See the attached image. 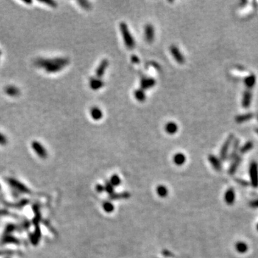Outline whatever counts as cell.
Masks as SVG:
<instances>
[{
    "mask_svg": "<svg viewBox=\"0 0 258 258\" xmlns=\"http://www.w3.org/2000/svg\"><path fill=\"white\" fill-rule=\"evenodd\" d=\"M69 60L66 58H56L52 59H38L36 65L39 68H43L48 73L60 72L69 64Z\"/></svg>",
    "mask_w": 258,
    "mask_h": 258,
    "instance_id": "6da1fadb",
    "label": "cell"
},
{
    "mask_svg": "<svg viewBox=\"0 0 258 258\" xmlns=\"http://www.w3.org/2000/svg\"><path fill=\"white\" fill-rule=\"evenodd\" d=\"M119 27L125 47L129 50H133L136 47V42L133 35L130 32L127 24L125 22H121V23H120Z\"/></svg>",
    "mask_w": 258,
    "mask_h": 258,
    "instance_id": "7a4b0ae2",
    "label": "cell"
},
{
    "mask_svg": "<svg viewBox=\"0 0 258 258\" xmlns=\"http://www.w3.org/2000/svg\"><path fill=\"white\" fill-rule=\"evenodd\" d=\"M8 184L14 190L17 191V192L22 193V194H29L30 193V189L27 187L25 184L19 182V180L16 179L14 178H9L7 179Z\"/></svg>",
    "mask_w": 258,
    "mask_h": 258,
    "instance_id": "3957f363",
    "label": "cell"
},
{
    "mask_svg": "<svg viewBox=\"0 0 258 258\" xmlns=\"http://www.w3.org/2000/svg\"><path fill=\"white\" fill-rule=\"evenodd\" d=\"M249 176L252 185L254 187L258 186V165L255 161H253L249 166Z\"/></svg>",
    "mask_w": 258,
    "mask_h": 258,
    "instance_id": "277c9868",
    "label": "cell"
},
{
    "mask_svg": "<svg viewBox=\"0 0 258 258\" xmlns=\"http://www.w3.org/2000/svg\"><path fill=\"white\" fill-rule=\"evenodd\" d=\"M32 148L33 151L35 152L37 155L41 158H46L48 157V151L43 145L39 141H34L32 142Z\"/></svg>",
    "mask_w": 258,
    "mask_h": 258,
    "instance_id": "5b68a950",
    "label": "cell"
},
{
    "mask_svg": "<svg viewBox=\"0 0 258 258\" xmlns=\"http://www.w3.org/2000/svg\"><path fill=\"white\" fill-rule=\"evenodd\" d=\"M170 52L171 54L174 57V60L178 62V64H184L185 62V58L183 55L180 50L178 49L177 46L175 44H172L170 47Z\"/></svg>",
    "mask_w": 258,
    "mask_h": 258,
    "instance_id": "8992f818",
    "label": "cell"
},
{
    "mask_svg": "<svg viewBox=\"0 0 258 258\" xmlns=\"http://www.w3.org/2000/svg\"><path fill=\"white\" fill-rule=\"evenodd\" d=\"M233 139H234V136H233V134H230V135L227 137V139L226 141H225L224 144H223L220 151V158L222 160H225L227 158L229 146H230Z\"/></svg>",
    "mask_w": 258,
    "mask_h": 258,
    "instance_id": "52a82bcc",
    "label": "cell"
},
{
    "mask_svg": "<svg viewBox=\"0 0 258 258\" xmlns=\"http://www.w3.org/2000/svg\"><path fill=\"white\" fill-rule=\"evenodd\" d=\"M144 34H145V39L147 42L151 43L154 41V37H155V30H154V26L151 24H146L144 30Z\"/></svg>",
    "mask_w": 258,
    "mask_h": 258,
    "instance_id": "ba28073f",
    "label": "cell"
},
{
    "mask_svg": "<svg viewBox=\"0 0 258 258\" xmlns=\"http://www.w3.org/2000/svg\"><path fill=\"white\" fill-rule=\"evenodd\" d=\"M156 80L152 78L149 77H142L141 79V88L143 90H148V89L153 88L156 85Z\"/></svg>",
    "mask_w": 258,
    "mask_h": 258,
    "instance_id": "9c48e42d",
    "label": "cell"
},
{
    "mask_svg": "<svg viewBox=\"0 0 258 258\" xmlns=\"http://www.w3.org/2000/svg\"><path fill=\"white\" fill-rule=\"evenodd\" d=\"M108 65L109 62L107 59H104V60L101 61L100 65H99L98 67H97L96 69V71H95V75H96L97 78H101L104 76L105 71H106V69L108 67Z\"/></svg>",
    "mask_w": 258,
    "mask_h": 258,
    "instance_id": "30bf717a",
    "label": "cell"
},
{
    "mask_svg": "<svg viewBox=\"0 0 258 258\" xmlns=\"http://www.w3.org/2000/svg\"><path fill=\"white\" fill-rule=\"evenodd\" d=\"M89 85H90L91 89L94 90H97L103 88V85H104V82L101 80V78H98L95 77V78H90Z\"/></svg>",
    "mask_w": 258,
    "mask_h": 258,
    "instance_id": "8fae6325",
    "label": "cell"
},
{
    "mask_svg": "<svg viewBox=\"0 0 258 258\" xmlns=\"http://www.w3.org/2000/svg\"><path fill=\"white\" fill-rule=\"evenodd\" d=\"M252 101V93L249 90H245L243 93L242 101V105L244 108H248L250 105Z\"/></svg>",
    "mask_w": 258,
    "mask_h": 258,
    "instance_id": "7c38bea8",
    "label": "cell"
},
{
    "mask_svg": "<svg viewBox=\"0 0 258 258\" xmlns=\"http://www.w3.org/2000/svg\"><path fill=\"white\" fill-rule=\"evenodd\" d=\"M224 200L227 204L229 205L232 204L233 203L235 202V193L234 192V190H233L231 188L229 189L226 192V193H225Z\"/></svg>",
    "mask_w": 258,
    "mask_h": 258,
    "instance_id": "4fadbf2b",
    "label": "cell"
},
{
    "mask_svg": "<svg viewBox=\"0 0 258 258\" xmlns=\"http://www.w3.org/2000/svg\"><path fill=\"white\" fill-rule=\"evenodd\" d=\"M178 125L174 122H168L165 125V131L170 135L175 134L178 131Z\"/></svg>",
    "mask_w": 258,
    "mask_h": 258,
    "instance_id": "5bb4252c",
    "label": "cell"
},
{
    "mask_svg": "<svg viewBox=\"0 0 258 258\" xmlns=\"http://www.w3.org/2000/svg\"><path fill=\"white\" fill-rule=\"evenodd\" d=\"M90 115L93 119L95 121H98L103 118V112L102 111L97 107H93L90 109Z\"/></svg>",
    "mask_w": 258,
    "mask_h": 258,
    "instance_id": "9a60e30c",
    "label": "cell"
},
{
    "mask_svg": "<svg viewBox=\"0 0 258 258\" xmlns=\"http://www.w3.org/2000/svg\"><path fill=\"white\" fill-rule=\"evenodd\" d=\"M244 83L247 88H253L256 83V77L254 74L249 75L244 80Z\"/></svg>",
    "mask_w": 258,
    "mask_h": 258,
    "instance_id": "2e32d148",
    "label": "cell"
},
{
    "mask_svg": "<svg viewBox=\"0 0 258 258\" xmlns=\"http://www.w3.org/2000/svg\"><path fill=\"white\" fill-rule=\"evenodd\" d=\"M253 116H254L253 113H245V114H242V115H239L235 117V121H236L237 123H244V122L249 121V120L253 118Z\"/></svg>",
    "mask_w": 258,
    "mask_h": 258,
    "instance_id": "e0dca14e",
    "label": "cell"
},
{
    "mask_svg": "<svg viewBox=\"0 0 258 258\" xmlns=\"http://www.w3.org/2000/svg\"><path fill=\"white\" fill-rule=\"evenodd\" d=\"M209 161L210 162V164H212V166H213V168H214V169H216L217 171H219L221 169V168H222V166H221V163L220 161L217 158L216 156H214V155H210L209 156Z\"/></svg>",
    "mask_w": 258,
    "mask_h": 258,
    "instance_id": "ac0fdd59",
    "label": "cell"
},
{
    "mask_svg": "<svg viewBox=\"0 0 258 258\" xmlns=\"http://www.w3.org/2000/svg\"><path fill=\"white\" fill-rule=\"evenodd\" d=\"M174 164L178 166H182L186 162V156L182 153H177L174 156Z\"/></svg>",
    "mask_w": 258,
    "mask_h": 258,
    "instance_id": "d6986e66",
    "label": "cell"
},
{
    "mask_svg": "<svg viewBox=\"0 0 258 258\" xmlns=\"http://www.w3.org/2000/svg\"><path fill=\"white\" fill-rule=\"evenodd\" d=\"M134 96H135L136 99L137 101H139V102H143L146 100V93L145 90H143V89L140 88L138 90H136L134 92Z\"/></svg>",
    "mask_w": 258,
    "mask_h": 258,
    "instance_id": "ffe728a7",
    "label": "cell"
},
{
    "mask_svg": "<svg viewBox=\"0 0 258 258\" xmlns=\"http://www.w3.org/2000/svg\"><path fill=\"white\" fill-rule=\"evenodd\" d=\"M241 161H242V158L239 157V156H237V157L235 158L234 162L231 164L230 168H229V174H233L235 171H236L237 168H238V166H239V164H240Z\"/></svg>",
    "mask_w": 258,
    "mask_h": 258,
    "instance_id": "44dd1931",
    "label": "cell"
},
{
    "mask_svg": "<svg viewBox=\"0 0 258 258\" xmlns=\"http://www.w3.org/2000/svg\"><path fill=\"white\" fill-rule=\"evenodd\" d=\"M156 193L158 195V196L161 198H164L168 196V189L164 185H159L156 188Z\"/></svg>",
    "mask_w": 258,
    "mask_h": 258,
    "instance_id": "7402d4cb",
    "label": "cell"
},
{
    "mask_svg": "<svg viewBox=\"0 0 258 258\" xmlns=\"http://www.w3.org/2000/svg\"><path fill=\"white\" fill-rule=\"evenodd\" d=\"M236 249L239 253H245L248 250V246L243 242H239L236 244Z\"/></svg>",
    "mask_w": 258,
    "mask_h": 258,
    "instance_id": "603a6c76",
    "label": "cell"
},
{
    "mask_svg": "<svg viewBox=\"0 0 258 258\" xmlns=\"http://www.w3.org/2000/svg\"><path fill=\"white\" fill-rule=\"evenodd\" d=\"M239 141L238 139H235V143H234V146H233V149H232V151L231 152L230 155H229V158H231V159H233V158H235L237 157V151H238V149H239Z\"/></svg>",
    "mask_w": 258,
    "mask_h": 258,
    "instance_id": "cb8c5ba5",
    "label": "cell"
},
{
    "mask_svg": "<svg viewBox=\"0 0 258 258\" xmlns=\"http://www.w3.org/2000/svg\"><path fill=\"white\" fill-rule=\"evenodd\" d=\"M253 148V143L251 141H248L247 142V143H245V145L242 146L240 149H239V151H240L241 154H245L247 153V152L250 151Z\"/></svg>",
    "mask_w": 258,
    "mask_h": 258,
    "instance_id": "d4e9b609",
    "label": "cell"
},
{
    "mask_svg": "<svg viewBox=\"0 0 258 258\" xmlns=\"http://www.w3.org/2000/svg\"><path fill=\"white\" fill-rule=\"evenodd\" d=\"M121 178L118 176L117 175V174H114V175H113L111 176V180H110V183L111 184V185L113 186H117L121 184Z\"/></svg>",
    "mask_w": 258,
    "mask_h": 258,
    "instance_id": "484cf974",
    "label": "cell"
},
{
    "mask_svg": "<svg viewBox=\"0 0 258 258\" xmlns=\"http://www.w3.org/2000/svg\"><path fill=\"white\" fill-rule=\"evenodd\" d=\"M6 93L8 95H12V96H16L19 93V90L14 86H9L7 87V89H6Z\"/></svg>",
    "mask_w": 258,
    "mask_h": 258,
    "instance_id": "4316f807",
    "label": "cell"
},
{
    "mask_svg": "<svg viewBox=\"0 0 258 258\" xmlns=\"http://www.w3.org/2000/svg\"><path fill=\"white\" fill-rule=\"evenodd\" d=\"M2 241L4 243H16V244L19 243L18 239H17L15 237H14L13 236H12V235H6V236L4 237Z\"/></svg>",
    "mask_w": 258,
    "mask_h": 258,
    "instance_id": "83f0119b",
    "label": "cell"
},
{
    "mask_svg": "<svg viewBox=\"0 0 258 258\" xmlns=\"http://www.w3.org/2000/svg\"><path fill=\"white\" fill-rule=\"evenodd\" d=\"M103 208L107 213H111L114 210V206L111 202H106L103 204Z\"/></svg>",
    "mask_w": 258,
    "mask_h": 258,
    "instance_id": "f1b7e54d",
    "label": "cell"
},
{
    "mask_svg": "<svg viewBox=\"0 0 258 258\" xmlns=\"http://www.w3.org/2000/svg\"><path fill=\"white\" fill-rule=\"evenodd\" d=\"M78 2L79 3V5H80L81 7L84 8V9H89L91 7L90 2L88 1H78Z\"/></svg>",
    "mask_w": 258,
    "mask_h": 258,
    "instance_id": "f546056e",
    "label": "cell"
},
{
    "mask_svg": "<svg viewBox=\"0 0 258 258\" xmlns=\"http://www.w3.org/2000/svg\"><path fill=\"white\" fill-rule=\"evenodd\" d=\"M105 190L106 191L108 194H112L113 193V186L111 185V184L110 182H107L105 186Z\"/></svg>",
    "mask_w": 258,
    "mask_h": 258,
    "instance_id": "4dcf8cb0",
    "label": "cell"
},
{
    "mask_svg": "<svg viewBox=\"0 0 258 258\" xmlns=\"http://www.w3.org/2000/svg\"><path fill=\"white\" fill-rule=\"evenodd\" d=\"M7 143V137L5 136V135H3L2 133H0V145L1 146H5Z\"/></svg>",
    "mask_w": 258,
    "mask_h": 258,
    "instance_id": "1f68e13d",
    "label": "cell"
},
{
    "mask_svg": "<svg viewBox=\"0 0 258 258\" xmlns=\"http://www.w3.org/2000/svg\"><path fill=\"white\" fill-rule=\"evenodd\" d=\"M14 229H15V227H14V225H8L7 227V228H6L5 232L6 233H11L12 231H14Z\"/></svg>",
    "mask_w": 258,
    "mask_h": 258,
    "instance_id": "d6a6232c",
    "label": "cell"
},
{
    "mask_svg": "<svg viewBox=\"0 0 258 258\" xmlns=\"http://www.w3.org/2000/svg\"><path fill=\"white\" fill-rule=\"evenodd\" d=\"M96 190L97 192H102L105 190V186H103V185H101V184H97V185L96 186Z\"/></svg>",
    "mask_w": 258,
    "mask_h": 258,
    "instance_id": "836d02e7",
    "label": "cell"
},
{
    "mask_svg": "<svg viewBox=\"0 0 258 258\" xmlns=\"http://www.w3.org/2000/svg\"><path fill=\"white\" fill-rule=\"evenodd\" d=\"M249 204H250L251 207H253V208H258V200L252 201Z\"/></svg>",
    "mask_w": 258,
    "mask_h": 258,
    "instance_id": "e575fe53",
    "label": "cell"
},
{
    "mask_svg": "<svg viewBox=\"0 0 258 258\" xmlns=\"http://www.w3.org/2000/svg\"><path fill=\"white\" fill-rule=\"evenodd\" d=\"M131 60H132V62H133V63H136V64L139 63V58H138V57H136V55L131 56Z\"/></svg>",
    "mask_w": 258,
    "mask_h": 258,
    "instance_id": "d590c367",
    "label": "cell"
},
{
    "mask_svg": "<svg viewBox=\"0 0 258 258\" xmlns=\"http://www.w3.org/2000/svg\"><path fill=\"white\" fill-rule=\"evenodd\" d=\"M255 132L258 134V128H257V129H255Z\"/></svg>",
    "mask_w": 258,
    "mask_h": 258,
    "instance_id": "8d00e7d4",
    "label": "cell"
},
{
    "mask_svg": "<svg viewBox=\"0 0 258 258\" xmlns=\"http://www.w3.org/2000/svg\"><path fill=\"white\" fill-rule=\"evenodd\" d=\"M257 231H258V224H257Z\"/></svg>",
    "mask_w": 258,
    "mask_h": 258,
    "instance_id": "74e56055",
    "label": "cell"
},
{
    "mask_svg": "<svg viewBox=\"0 0 258 258\" xmlns=\"http://www.w3.org/2000/svg\"><path fill=\"white\" fill-rule=\"evenodd\" d=\"M0 189H1V185H0Z\"/></svg>",
    "mask_w": 258,
    "mask_h": 258,
    "instance_id": "f35d334b",
    "label": "cell"
},
{
    "mask_svg": "<svg viewBox=\"0 0 258 258\" xmlns=\"http://www.w3.org/2000/svg\"><path fill=\"white\" fill-rule=\"evenodd\" d=\"M257 119H258V115H257Z\"/></svg>",
    "mask_w": 258,
    "mask_h": 258,
    "instance_id": "ab89813d",
    "label": "cell"
}]
</instances>
